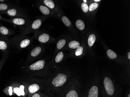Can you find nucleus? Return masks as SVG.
<instances>
[{
    "mask_svg": "<svg viewBox=\"0 0 130 97\" xmlns=\"http://www.w3.org/2000/svg\"><path fill=\"white\" fill-rule=\"evenodd\" d=\"M34 37L20 34L14 38V45L18 49H22L27 48L33 41Z\"/></svg>",
    "mask_w": 130,
    "mask_h": 97,
    "instance_id": "obj_7",
    "label": "nucleus"
},
{
    "mask_svg": "<svg viewBox=\"0 0 130 97\" xmlns=\"http://www.w3.org/2000/svg\"><path fill=\"white\" fill-rule=\"evenodd\" d=\"M121 89L117 88L114 82L109 76H105L103 81L102 97H122Z\"/></svg>",
    "mask_w": 130,
    "mask_h": 97,
    "instance_id": "obj_3",
    "label": "nucleus"
},
{
    "mask_svg": "<svg viewBox=\"0 0 130 97\" xmlns=\"http://www.w3.org/2000/svg\"><path fill=\"white\" fill-rule=\"evenodd\" d=\"M34 38H36L41 43H46L50 41V36L46 33H42L38 34L37 32H34Z\"/></svg>",
    "mask_w": 130,
    "mask_h": 97,
    "instance_id": "obj_12",
    "label": "nucleus"
},
{
    "mask_svg": "<svg viewBox=\"0 0 130 97\" xmlns=\"http://www.w3.org/2000/svg\"><path fill=\"white\" fill-rule=\"evenodd\" d=\"M0 1L1 2H4V1Z\"/></svg>",
    "mask_w": 130,
    "mask_h": 97,
    "instance_id": "obj_37",
    "label": "nucleus"
},
{
    "mask_svg": "<svg viewBox=\"0 0 130 97\" xmlns=\"http://www.w3.org/2000/svg\"><path fill=\"white\" fill-rule=\"evenodd\" d=\"M98 6V4L97 3H92V4H90L88 10L90 11H93L97 9Z\"/></svg>",
    "mask_w": 130,
    "mask_h": 97,
    "instance_id": "obj_26",
    "label": "nucleus"
},
{
    "mask_svg": "<svg viewBox=\"0 0 130 97\" xmlns=\"http://www.w3.org/2000/svg\"><path fill=\"white\" fill-rule=\"evenodd\" d=\"M51 79L45 80V91L47 93L50 92L58 94L66 86L69 79V73L63 71L56 72Z\"/></svg>",
    "mask_w": 130,
    "mask_h": 97,
    "instance_id": "obj_1",
    "label": "nucleus"
},
{
    "mask_svg": "<svg viewBox=\"0 0 130 97\" xmlns=\"http://www.w3.org/2000/svg\"><path fill=\"white\" fill-rule=\"evenodd\" d=\"M6 20L3 18L2 16L0 15V20H3V21H6Z\"/></svg>",
    "mask_w": 130,
    "mask_h": 97,
    "instance_id": "obj_32",
    "label": "nucleus"
},
{
    "mask_svg": "<svg viewBox=\"0 0 130 97\" xmlns=\"http://www.w3.org/2000/svg\"><path fill=\"white\" fill-rule=\"evenodd\" d=\"M43 20L41 18H38L31 22L28 25L22 28L20 35H27L32 32L37 31L42 25Z\"/></svg>",
    "mask_w": 130,
    "mask_h": 97,
    "instance_id": "obj_8",
    "label": "nucleus"
},
{
    "mask_svg": "<svg viewBox=\"0 0 130 97\" xmlns=\"http://www.w3.org/2000/svg\"><path fill=\"white\" fill-rule=\"evenodd\" d=\"M7 56L6 55H5L3 57L2 59H1V60L0 61V71L1 70V69L3 68L4 65L5 63V62L6 61L7 59Z\"/></svg>",
    "mask_w": 130,
    "mask_h": 97,
    "instance_id": "obj_29",
    "label": "nucleus"
},
{
    "mask_svg": "<svg viewBox=\"0 0 130 97\" xmlns=\"http://www.w3.org/2000/svg\"><path fill=\"white\" fill-rule=\"evenodd\" d=\"M64 57V54L62 51L59 52L55 56L54 59L55 64H58L63 60Z\"/></svg>",
    "mask_w": 130,
    "mask_h": 97,
    "instance_id": "obj_16",
    "label": "nucleus"
},
{
    "mask_svg": "<svg viewBox=\"0 0 130 97\" xmlns=\"http://www.w3.org/2000/svg\"><path fill=\"white\" fill-rule=\"evenodd\" d=\"M94 1L95 2H99V1H101L100 0H94Z\"/></svg>",
    "mask_w": 130,
    "mask_h": 97,
    "instance_id": "obj_34",
    "label": "nucleus"
},
{
    "mask_svg": "<svg viewBox=\"0 0 130 97\" xmlns=\"http://www.w3.org/2000/svg\"><path fill=\"white\" fill-rule=\"evenodd\" d=\"M14 33L13 30L8 29L0 24V34L3 36H8Z\"/></svg>",
    "mask_w": 130,
    "mask_h": 97,
    "instance_id": "obj_14",
    "label": "nucleus"
},
{
    "mask_svg": "<svg viewBox=\"0 0 130 97\" xmlns=\"http://www.w3.org/2000/svg\"><path fill=\"white\" fill-rule=\"evenodd\" d=\"M46 65L45 60H39L25 66L24 70L30 76H41L46 73H45V68L47 66Z\"/></svg>",
    "mask_w": 130,
    "mask_h": 97,
    "instance_id": "obj_5",
    "label": "nucleus"
},
{
    "mask_svg": "<svg viewBox=\"0 0 130 97\" xmlns=\"http://www.w3.org/2000/svg\"><path fill=\"white\" fill-rule=\"evenodd\" d=\"M84 1V3H86V2H87V1Z\"/></svg>",
    "mask_w": 130,
    "mask_h": 97,
    "instance_id": "obj_36",
    "label": "nucleus"
},
{
    "mask_svg": "<svg viewBox=\"0 0 130 97\" xmlns=\"http://www.w3.org/2000/svg\"><path fill=\"white\" fill-rule=\"evenodd\" d=\"M107 54L108 57L111 60H115L118 57L117 54L111 49H108L107 51Z\"/></svg>",
    "mask_w": 130,
    "mask_h": 97,
    "instance_id": "obj_23",
    "label": "nucleus"
},
{
    "mask_svg": "<svg viewBox=\"0 0 130 97\" xmlns=\"http://www.w3.org/2000/svg\"><path fill=\"white\" fill-rule=\"evenodd\" d=\"M61 20L63 24L68 27H69L72 25V23L71 22V21L66 16H62L61 17Z\"/></svg>",
    "mask_w": 130,
    "mask_h": 97,
    "instance_id": "obj_24",
    "label": "nucleus"
},
{
    "mask_svg": "<svg viewBox=\"0 0 130 97\" xmlns=\"http://www.w3.org/2000/svg\"><path fill=\"white\" fill-rule=\"evenodd\" d=\"M66 43V39L63 38L60 40L57 43V46H56L57 49L58 50L62 49L65 46Z\"/></svg>",
    "mask_w": 130,
    "mask_h": 97,
    "instance_id": "obj_20",
    "label": "nucleus"
},
{
    "mask_svg": "<svg viewBox=\"0 0 130 97\" xmlns=\"http://www.w3.org/2000/svg\"><path fill=\"white\" fill-rule=\"evenodd\" d=\"M83 52H84V48L83 47L79 46L76 49L75 52V56L77 57L81 56Z\"/></svg>",
    "mask_w": 130,
    "mask_h": 97,
    "instance_id": "obj_25",
    "label": "nucleus"
},
{
    "mask_svg": "<svg viewBox=\"0 0 130 97\" xmlns=\"http://www.w3.org/2000/svg\"><path fill=\"white\" fill-rule=\"evenodd\" d=\"M127 58L128 60H130V52L127 53Z\"/></svg>",
    "mask_w": 130,
    "mask_h": 97,
    "instance_id": "obj_33",
    "label": "nucleus"
},
{
    "mask_svg": "<svg viewBox=\"0 0 130 97\" xmlns=\"http://www.w3.org/2000/svg\"><path fill=\"white\" fill-rule=\"evenodd\" d=\"M9 42L4 37H0V50L6 52L9 49Z\"/></svg>",
    "mask_w": 130,
    "mask_h": 97,
    "instance_id": "obj_13",
    "label": "nucleus"
},
{
    "mask_svg": "<svg viewBox=\"0 0 130 97\" xmlns=\"http://www.w3.org/2000/svg\"><path fill=\"white\" fill-rule=\"evenodd\" d=\"M46 92L42 93L41 91L38 92L32 95L30 97H45Z\"/></svg>",
    "mask_w": 130,
    "mask_h": 97,
    "instance_id": "obj_27",
    "label": "nucleus"
},
{
    "mask_svg": "<svg viewBox=\"0 0 130 97\" xmlns=\"http://www.w3.org/2000/svg\"><path fill=\"white\" fill-rule=\"evenodd\" d=\"M125 97H130V92L129 90L125 94Z\"/></svg>",
    "mask_w": 130,
    "mask_h": 97,
    "instance_id": "obj_31",
    "label": "nucleus"
},
{
    "mask_svg": "<svg viewBox=\"0 0 130 97\" xmlns=\"http://www.w3.org/2000/svg\"><path fill=\"white\" fill-rule=\"evenodd\" d=\"M96 41V36L93 34H92L89 36L88 40V43L90 47H92L94 45Z\"/></svg>",
    "mask_w": 130,
    "mask_h": 97,
    "instance_id": "obj_22",
    "label": "nucleus"
},
{
    "mask_svg": "<svg viewBox=\"0 0 130 97\" xmlns=\"http://www.w3.org/2000/svg\"><path fill=\"white\" fill-rule=\"evenodd\" d=\"M45 80L38 79H29L27 87V97H30L32 95L38 92L45 91Z\"/></svg>",
    "mask_w": 130,
    "mask_h": 97,
    "instance_id": "obj_6",
    "label": "nucleus"
},
{
    "mask_svg": "<svg viewBox=\"0 0 130 97\" xmlns=\"http://www.w3.org/2000/svg\"><path fill=\"white\" fill-rule=\"evenodd\" d=\"M76 27L77 28H78L80 30H83L85 29V24L84 22L81 20H78L76 21L75 23Z\"/></svg>",
    "mask_w": 130,
    "mask_h": 97,
    "instance_id": "obj_19",
    "label": "nucleus"
},
{
    "mask_svg": "<svg viewBox=\"0 0 130 97\" xmlns=\"http://www.w3.org/2000/svg\"><path fill=\"white\" fill-rule=\"evenodd\" d=\"M29 79L20 82H14L5 88L3 92L8 95H16L19 97H26Z\"/></svg>",
    "mask_w": 130,
    "mask_h": 97,
    "instance_id": "obj_2",
    "label": "nucleus"
},
{
    "mask_svg": "<svg viewBox=\"0 0 130 97\" xmlns=\"http://www.w3.org/2000/svg\"><path fill=\"white\" fill-rule=\"evenodd\" d=\"M6 22H8L18 26H23L25 27L28 25L31 22V20L28 18V17H12L10 19L6 20Z\"/></svg>",
    "mask_w": 130,
    "mask_h": 97,
    "instance_id": "obj_10",
    "label": "nucleus"
},
{
    "mask_svg": "<svg viewBox=\"0 0 130 97\" xmlns=\"http://www.w3.org/2000/svg\"><path fill=\"white\" fill-rule=\"evenodd\" d=\"M39 11L43 15L45 16H49L51 14V12L50 9L48 7L43 4H39L38 6Z\"/></svg>",
    "mask_w": 130,
    "mask_h": 97,
    "instance_id": "obj_15",
    "label": "nucleus"
},
{
    "mask_svg": "<svg viewBox=\"0 0 130 97\" xmlns=\"http://www.w3.org/2000/svg\"><path fill=\"white\" fill-rule=\"evenodd\" d=\"M82 92L78 82L73 81L66 84L57 94V97H81Z\"/></svg>",
    "mask_w": 130,
    "mask_h": 97,
    "instance_id": "obj_4",
    "label": "nucleus"
},
{
    "mask_svg": "<svg viewBox=\"0 0 130 97\" xmlns=\"http://www.w3.org/2000/svg\"><path fill=\"white\" fill-rule=\"evenodd\" d=\"M45 97H50L47 94V93H46V95H45Z\"/></svg>",
    "mask_w": 130,
    "mask_h": 97,
    "instance_id": "obj_35",
    "label": "nucleus"
},
{
    "mask_svg": "<svg viewBox=\"0 0 130 97\" xmlns=\"http://www.w3.org/2000/svg\"><path fill=\"white\" fill-rule=\"evenodd\" d=\"M81 97H87L86 90H85V91H84L82 92Z\"/></svg>",
    "mask_w": 130,
    "mask_h": 97,
    "instance_id": "obj_30",
    "label": "nucleus"
},
{
    "mask_svg": "<svg viewBox=\"0 0 130 97\" xmlns=\"http://www.w3.org/2000/svg\"><path fill=\"white\" fill-rule=\"evenodd\" d=\"M81 8L83 11L85 13H87L89 9V7H88V5L85 3H82L81 5Z\"/></svg>",
    "mask_w": 130,
    "mask_h": 97,
    "instance_id": "obj_28",
    "label": "nucleus"
},
{
    "mask_svg": "<svg viewBox=\"0 0 130 97\" xmlns=\"http://www.w3.org/2000/svg\"><path fill=\"white\" fill-rule=\"evenodd\" d=\"M12 6H12L11 4L4 3H0V13H3L4 12L7 11Z\"/></svg>",
    "mask_w": 130,
    "mask_h": 97,
    "instance_id": "obj_18",
    "label": "nucleus"
},
{
    "mask_svg": "<svg viewBox=\"0 0 130 97\" xmlns=\"http://www.w3.org/2000/svg\"><path fill=\"white\" fill-rule=\"evenodd\" d=\"M43 2L44 5L50 9H54L56 8L54 2L52 0H44Z\"/></svg>",
    "mask_w": 130,
    "mask_h": 97,
    "instance_id": "obj_17",
    "label": "nucleus"
},
{
    "mask_svg": "<svg viewBox=\"0 0 130 97\" xmlns=\"http://www.w3.org/2000/svg\"><path fill=\"white\" fill-rule=\"evenodd\" d=\"M4 14L14 17H27V14L22 8L17 6H12Z\"/></svg>",
    "mask_w": 130,
    "mask_h": 97,
    "instance_id": "obj_9",
    "label": "nucleus"
},
{
    "mask_svg": "<svg viewBox=\"0 0 130 97\" xmlns=\"http://www.w3.org/2000/svg\"><path fill=\"white\" fill-rule=\"evenodd\" d=\"M79 42L77 41H71L69 44L68 47L71 49H75L80 46Z\"/></svg>",
    "mask_w": 130,
    "mask_h": 97,
    "instance_id": "obj_21",
    "label": "nucleus"
},
{
    "mask_svg": "<svg viewBox=\"0 0 130 97\" xmlns=\"http://www.w3.org/2000/svg\"><path fill=\"white\" fill-rule=\"evenodd\" d=\"M42 50V48L41 47L37 46L34 47L28 54L27 58L26 60V63L32 62L37 59L41 54Z\"/></svg>",
    "mask_w": 130,
    "mask_h": 97,
    "instance_id": "obj_11",
    "label": "nucleus"
}]
</instances>
